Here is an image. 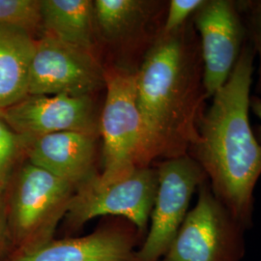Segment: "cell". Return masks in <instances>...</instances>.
<instances>
[{
  "mask_svg": "<svg viewBox=\"0 0 261 261\" xmlns=\"http://www.w3.org/2000/svg\"><path fill=\"white\" fill-rule=\"evenodd\" d=\"M203 60L192 19L161 36L136 72L145 166L188 154L207 109Z\"/></svg>",
  "mask_w": 261,
  "mask_h": 261,
  "instance_id": "6da1fadb",
  "label": "cell"
},
{
  "mask_svg": "<svg viewBox=\"0 0 261 261\" xmlns=\"http://www.w3.org/2000/svg\"><path fill=\"white\" fill-rule=\"evenodd\" d=\"M255 53L246 41L224 86L212 97L188 155L207 175L219 201L242 225H253L254 189L261 176V143L250 124Z\"/></svg>",
  "mask_w": 261,
  "mask_h": 261,
  "instance_id": "7a4b0ae2",
  "label": "cell"
},
{
  "mask_svg": "<svg viewBox=\"0 0 261 261\" xmlns=\"http://www.w3.org/2000/svg\"><path fill=\"white\" fill-rule=\"evenodd\" d=\"M158 189V170L151 166L113 179L94 174L76 187L66 213L72 226L84 225L100 216L127 219L140 234L148 230Z\"/></svg>",
  "mask_w": 261,
  "mask_h": 261,
  "instance_id": "3957f363",
  "label": "cell"
},
{
  "mask_svg": "<svg viewBox=\"0 0 261 261\" xmlns=\"http://www.w3.org/2000/svg\"><path fill=\"white\" fill-rule=\"evenodd\" d=\"M197 191L196 205L161 261H243L245 228L217 199L208 180Z\"/></svg>",
  "mask_w": 261,
  "mask_h": 261,
  "instance_id": "277c9868",
  "label": "cell"
},
{
  "mask_svg": "<svg viewBox=\"0 0 261 261\" xmlns=\"http://www.w3.org/2000/svg\"><path fill=\"white\" fill-rule=\"evenodd\" d=\"M106 102L100 118L103 140V179L145 166L143 128L137 102L136 72L105 71Z\"/></svg>",
  "mask_w": 261,
  "mask_h": 261,
  "instance_id": "5b68a950",
  "label": "cell"
},
{
  "mask_svg": "<svg viewBox=\"0 0 261 261\" xmlns=\"http://www.w3.org/2000/svg\"><path fill=\"white\" fill-rule=\"evenodd\" d=\"M75 187L30 163L21 168L10 210V223L22 249L51 240L66 216Z\"/></svg>",
  "mask_w": 261,
  "mask_h": 261,
  "instance_id": "8992f818",
  "label": "cell"
},
{
  "mask_svg": "<svg viewBox=\"0 0 261 261\" xmlns=\"http://www.w3.org/2000/svg\"><path fill=\"white\" fill-rule=\"evenodd\" d=\"M158 189L150 227L137 261H161L183 224L195 192L207 179L204 170L188 154L159 163Z\"/></svg>",
  "mask_w": 261,
  "mask_h": 261,
  "instance_id": "52a82bcc",
  "label": "cell"
},
{
  "mask_svg": "<svg viewBox=\"0 0 261 261\" xmlns=\"http://www.w3.org/2000/svg\"><path fill=\"white\" fill-rule=\"evenodd\" d=\"M105 86V70L91 50L44 34L35 40L28 95L90 96Z\"/></svg>",
  "mask_w": 261,
  "mask_h": 261,
  "instance_id": "ba28073f",
  "label": "cell"
},
{
  "mask_svg": "<svg viewBox=\"0 0 261 261\" xmlns=\"http://www.w3.org/2000/svg\"><path fill=\"white\" fill-rule=\"evenodd\" d=\"M203 60V84L211 99L226 83L247 41L235 0H203L192 16Z\"/></svg>",
  "mask_w": 261,
  "mask_h": 261,
  "instance_id": "9c48e42d",
  "label": "cell"
},
{
  "mask_svg": "<svg viewBox=\"0 0 261 261\" xmlns=\"http://www.w3.org/2000/svg\"><path fill=\"white\" fill-rule=\"evenodd\" d=\"M0 116L21 138L61 132L97 136L100 132L90 96L28 95L0 112Z\"/></svg>",
  "mask_w": 261,
  "mask_h": 261,
  "instance_id": "30bf717a",
  "label": "cell"
},
{
  "mask_svg": "<svg viewBox=\"0 0 261 261\" xmlns=\"http://www.w3.org/2000/svg\"><path fill=\"white\" fill-rule=\"evenodd\" d=\"M20 139L31 165L64 180L75 189L94 175L95 135L61 132Z\"/></svg>",
  "mask_w": 261,
  "mask_h": 261,
  "instance_id": "8fae6325",
  "label": "cell"
},
{
  "mask_svg": "<svg viewBox=\"0 0 261 261\" xmlns=\"http://www.w3.org/2000/svg\"><path fill=\"white\" fill-rule=\"evenodd\" d=\"M128 234L102 229L79 238L50 240L20 250L11 261H137Z\"/></svg>",
  "mask_w": 261,
  "mask_h": 261,
  "instance_id": "7c38bea8",
  "label": "cell"
},
{
  "mask_svg": "<svg viewBox=\"0 0 261 261\" xmlns=\"http://www.w3.org/2000/svg\"><path fill=\"white\" fill-rule=\"evenodd\" d=\"M95 21L103 35L111 39L134 35L155 45L163 29L156 28L159 19L165 20L168 4L147 0H96Z\"/></svg>",
  "mask_w": 261,
  "mask_h": 261,
  "instance_id": "4fadbf2b",
  "label": "cell"
},
{
  "mask_svg": "<svg viewBox=\"0 0 261 261\" xmlns=\"http://www.w3.org/2000/svg\"><path fill=\"white\" fill-rule=\"evenodd\" d=\"M34 47L28 31L0 25V112L28 96Z\"/></svg>",
  "mask_w": 261,
  "mask_h": 261,
  "instance_id": "5bb4252c",
  "label": "cell"
},
{
  "mask_svg": "<svg viewBox=\"0 0 261 261\" xmlns=\"http://www.w3.org/2000/svg\"><path fill=\"white\" fill-rule=\"evenodd\" d=\"M44 34L67 44L91 50L93 46V1L41 0Z\"/></svg>",
  "mask_w": 261,
  "mask_h": 261,
  "instance_id": "9a60e30c",
  "label": "cell"
},
{
  "mask_svg": "<svg viewBox=\"0 0 261 261\" xmlns=\"http://www.w3.org/2000/svg\"><path fill=\"white\" fill-rule=\"evenodd\" d=\"M0 25L20 28L31 35L43 29L41 0H0Z\"/></svg>",
  "mask_w": 261,
  "mask_h": 261,
  "instance_id": "2e32d148",
  "label": "cell"
},
{
  "mask_svg": "<svg viewBox=\"0 0 261 261\" xmlns=\"http://www.w3.org/2000/svg\"><path fill=\"white\" fill-rule=\"evenodd\" d=\"M236 3L246 28L247 39L252 45L255 57L258 58L253 95L261 98V0H238Z\"/></svg>",
  "mask_w": 261,
  "mask_h": 261,
  "instance_id": "e0dca14e",
  "label": "cell"
},
{
  "mask_svg": "<svg viewBox=\"0 0 261 261\" xmlns=\"http://www.w3.org/2000/svg\"><path fill=\"white\" fill-rule=\"evenodd\" d=\"M19 149H22L20 137L0 116V193L6 186Z\"/></svg>",
  "mask_w": 261,
  "mask_h": 261,
  "instance_id": "ac0fdd59",
  "label": "cell"
},
{
  "mask_svg": "<svg viewBox=\"0 0 261 261\" xmlns=\"http://www.w3.org/2000/svg\"><path fill=\"white\" fill-rule=\"evenodd\" d=\"M202 3L203 0L169 1L162 34H170L184 25Z\"/></svg>",
  "mask_w": 261,
  "mask_h": 261,
  "instance_id": "d6986e66",
  "label": "cell"
},
{
  "mask_svg": "<svg viewBox=\"0 0 261 261\" xmlns=\"http://www.w3.org/2000/svg\"><path fill=\"white\" fill-rule=\"evenodd\" d=\"M1 196L2 193H0V254L3 252L6 244V214Z\"/></svg>",
  "mask_w": 261,
  "mask_h": 261,
  "instance_id": "ffe728a7",
  "label": "cell"
},
{
  "mask_svg": "<svg viewBox=\"0 0 261 261\" xmlns=\"http://www.w3.org/2000/svg\"><path fill=\"white\" fill-rule=\"evenodd\" d=\"M250 108H251L252 112L259 118V120L261 121V98L255 96V95L251 96ZM256 138H257V140L261 143V126L259 127V129H258V134H257Z\"/></svg>",
  "mask_w": 261,
  "mask_h": 261,
  "instance_id": "44dd1931",
  "label": "cell"
}]
</instances>
